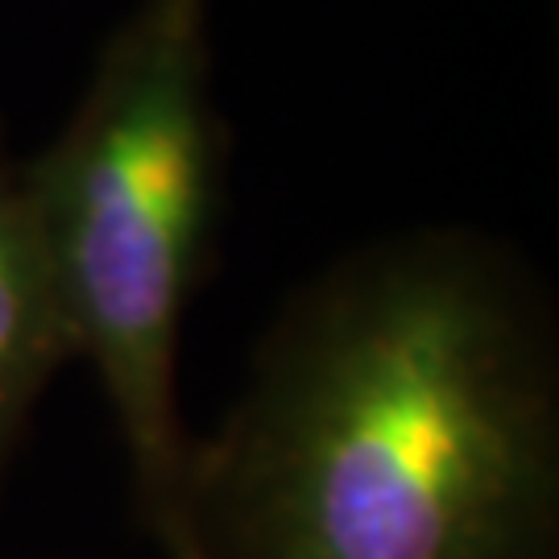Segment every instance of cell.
<instances>
[{
    "label": "cell",
    "mask_w": 559,
    "mask_h": 559,
    "mask_svg": "<svg viewBox=\"0 0 559 559\" xmlns=\"http://www.w3.org/2000/svg\"><path fill=\"white\" fill-rule=\"evenodd\" d=\"M556 519L543 311L473 240L336 265L191 448L195 559H551Z\"/></svg>",
    "instance_id": "obj_1"
},
{
    "label": "cell",
    "mask_w": 559,
    "mask_h": 559,
    "mask_svg": "<svg viewBox=\"0 0 559 559\" xmlns=\"http://www.w3.org/2000/svg\"><path fill=\"white\" fill-rule=\"evenodd\" d=\"M216 175L203 0H141L50 154L34 207L71 348L117 419L138 506L166 559L191 556L179 344Z\"/></svg>",
    "instance_id": "obj_2"
},
{
    "label": "cell",
    "mask_w": 559,
    "mask_h": 559,
    "mask_svg": "<svg viewBox=\"0 0 559 559\" xmlns=\"http://www.w3.org/2000/svg\"><path fill=\"white\" fill-rule=\"evenodd\" d=\"M75 360L41 237L29 166L0 138V473L46 385Z\"/></svg>",
    "instance_id": "obj_3"
}]
</instances>
